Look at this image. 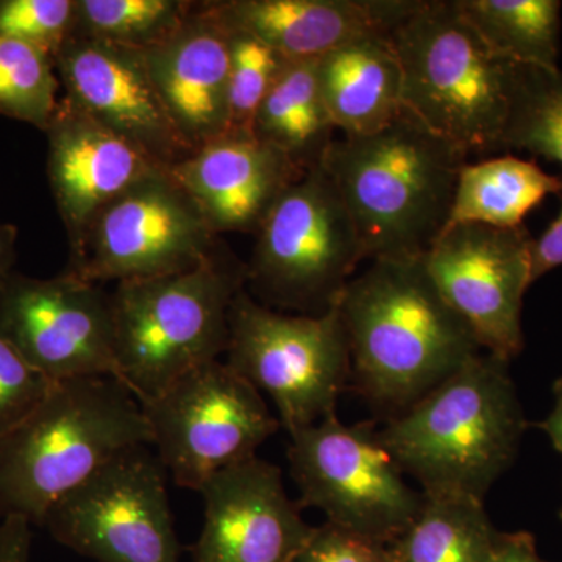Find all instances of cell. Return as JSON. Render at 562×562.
I'll return each instance as SVG.
<instances>
[{"instance_id":"cell-1","label":"cell","mask_w":562,"mask_h":562,"mask_svg":"<svg viewBox=\"0 0 562 562\" xmlns=\"http://www.w3.org/2000/svg\"><path fill=\"white\" fill-rule=\"evenodd\" d=\"M351 379L366 401L397 416L482 347L443 301L424 257L375 260L338 302Z\"/></svg>"},{"instance_id":"cell-2","label":"cell","mask_w":562,"mask_h":562,"mask_svg":"<svg viewBox=\"0 0 562 562\" xmlns=\"http://www.w3.org/2000/svg\"><path fill=\"white\" fill-rule=\"evenodd\" d=\"M468 155L408 111L383 131L342 136L321 166L349 210L362 260L424 257L449 220Z\"/></svg>"},{"instance_id":"cell-3","label":"cell","mask_w":562,"mask_h":562,"mask_svg":"<svg viewBox=\"0 0 562 562\" xmlns=\"http://www.w3.org/2000/svg\"><path fill=\"white\" fill-rule=\"evenodd\" d=\"M527 427L509 361L480 351L376 430L422 494L484 502L513 464Z\"/></svg>"},{"instance_id":"cell-4","label":"cell","mask_w":562,"mask_h":562,"mask_svg":"<svg viewBox=\"0 0 562 562\" xmlns=\"http://www.w3.org/2000/svg\"><path fill=\"white\" fill-rule=\"evenodd\" d=\"M151 446L135 395L114 379L54 384L0 436V519L43 524L47 512L127 450Z\"/></svg>"},{"instance_id":"cell-5","label":"cell","mask_w":562,"mask_h":562,"mask_svg":"<svg viewBox=\"0 0 562 562\" xmlns=\"http://www.w3.org/2000/svg\"><path fill=\"white\" fill-rule=\"evenodd\" d=\"M244 288L246 266L222 247L191 271L116 283L110 303L117 380L144 403L220 360Z\"/></svg>"},{"instance_id":"cell-6","label":"cell","mask_w":562,"mask_h":562,"mask_svg":"<svg viewBox=\"0 0 562 562\" xmlns=\"http://www.w3.org/2000/svg\"><path fill=\"white\" fill-rule=\"evenodd\" d=\"M390 41L403 109L468 157L502 151L517 65L491 52L454 0H417Z\"/></svg>"},{"instance_id":"cell-7","label":"cell","mask_w":562,"mask_h":562,"mask_svg":"<svg viewBox=\"0 0 562 562\" xmlns=\"http://www.w3.org/2000/svg\"><path fill=\"white\" fill-rule=\"evenodd\" d=\"M257 236L246 266L251 297L305 316L331 310L362 261L353 220L321 165L283 192Z\"/></svg>"},{"instance_id":"cell-8","label":"cell","mask_w":562,"mask_h":562,"mask_svg":"<svg viewBox=\"0 0 562 562\" xmlns=\"http://www.w3.org/2000/svg\"><path fill=\"white\" fill-rule=\"evenodd\" d=\"M227 364L271 397L291 435L336 414L351 379L338 303L321 316L273 312L238 292L231 312Z\"/></svg>"},{"instance_id":"cell-9","label":"cell","mask_w":562,"mask_h":562,"mask_svg":"<svg viewBox=\"0 0 562 562\" xmlns=\"http://www.w3.org/2000/svg\"><path fill=\"white\" fill-rule=\"evenodd\" d=\"M291 475L301 508L319 509L327 522L394 543L424 503L372 424L353 427L338 414L290 436Z\"/></svg>"},{"instance_id":"cell-10","label":"cell","mask_w":562,"mask_h":562,"mask_svg":"<svg viewBox=\"0 0 562 562\" xmlns=\"http://www.w3.org/2000/svg\"><path fill=\"white\" fill-rule=\"evenodd\" d=\"M139 405L168 475L198 492L216 473L257 457L280 428L261 392L221 360L192 369Z\"/></svg>"},{"instance_id":"cell-11","label":"cell","mask_w":562,"mask_h":562,"mask_svg":"<svg viewBox=\"0 0 562 562\" xmlns=\"http://www.w3.org/2000/svg\"><path fill=\"white\" fill-rule=\"evenodd\" d=\"M220 249L191 195L161 168L99 211L65 272L94 284L154 279L191 271Z\"/></svg>"},{"instance_id":"cell-12","label":"cell","mask_w":562,"mask_h":562,"mask_svg":"<svg viewBox=\"0 0 562 562\" xmlns=\"http://www.w3.org/2000/svg\"><path fill=\"white\" fill-rule=\"evenodd\" d=\"M55 541L98 562H179L168 472L151 446L127 450L47 512Z\"/></svg>"},{"instance_id":"cell-13","label":"cell","mask_w":562,"mask_h":562,"mask_svg":"<svg viewBox=\"0 0 562 562\" xmlns=\"http://www.w3.org/2000/svg\"><path fill=\"white\" fill-rule=\"evenodd\" d=\"M0 336L50 382L117 380L110 294L99 284L11 273L0 286Z\"/></svg>"},{"instance_id":"cell-14","label":"cell","mask_w":562,"mask_h":562,"mask_svg":"<svg viewBox=\"0 0 562 562\" xmlns=\"http://www.w3.org/2000/svg\"><path fill=\"white\" fill-rule=\"evenodd\" d=\"M535 239L524 227L458 225L424 255L443 301L486 353L512 361L524 349L522 303Z\"/></svg>"},{"instance_id":"cell-15","label":"cell","mask_w":562,"mask_h":562,"mask_svg":"<svg viewBox=\"0 0 562 562\" xmlns=\"http://www.w3.org/2000/svg\"><path fill=\"white\" fill-rule=\"evenodd\" d=\"M54 61L66 101L155 165L168 169L191 154L162 105L143 52L72 36Z\"/></svg>"},{"instance_id":"cell-16","label":"cell","mask_w":562,"mask_h":562,"mask_svg":"<svg viewBox=\"0 0 562 562\" xmlns=\"http://www.w3.org/2000/svg\"><path fill=\"white\" fill-rule=\"evenodd\" d=\"M199 492L205 522L192 562H292L314 530L280 469L261 458L224 469Z\"/></svg>"},{"instance_id":"cell-17","label":"cell","mask_w":562,"mask_h":562,"mask_svg":"<svg viewBox=\"0 0 562 562\" xmlns=\"http://www.w3.org/2000/svg\"><path fill=\"white\" fill-rule=\"evenodd\" d=\"M44 133L49 144L47 177L70 249L80 243L99 211L161 169L65 98Z\"/></svg>"},{"instance_id":"cell-18","label":"cell","mask_w":562,"mask_h":562,"mask_svg":"<svg viewBox=\"0 0 562 562\" xmlns=\"http://www.w3.org/2000/svg\"><path fill=\"white\" fill-rule=\"evenodd\" d=\"M220 24L250 33L290 61L319 60L369 38H390L417 0H209Z\"/></svg>"},{"instance_id":"cell-19","label":"cell","mask_w":562,"mask_h":562,"mask_svg":"<svg viewBox=\"0 0 562 562\" xmlns=\"http://www.w3.org/2000/svg\"><path fill=\"white\" fill-rule=\"evenodd\" d=\"M168 171L216 235L260 231L283 192L305 173L254 135L232 133L192 150Z\"/></svg>"},{"instance_id":"cell-20","label":"cell","mask_w":562,"mask_h":562,"mask_svg":"<svg viewBox=\"0 0 562 562\" xmlns=\"http://www.w3.org/2000/svg\"><path fill=\"white\" fill-rule=\"evenodd\" d=\"M162 105L192 150L228 127L227 31L195 2L171 38L143 52Z\"/></svg>"},{"instance_id":"cell-21","label":"cell","mask_w":562,"mask_h":562,"mask_svg":"<svg viewBox=\"0 0 562 562\" xmlns=\"http://www.w3.org/2000/svg\"><path fill=\"white\" fill-rule=\"evenodd\" d=\"M322 99L335 131L368 136L403 113L401 63L390 38L355 41L317 61Z\"/></svg>"},{"instance_id":"cell-22","label":"cell","mask_w":562,"mask_h":562,"mask_svg":"<svg viewBox=\"0 0 562 562\" xmlns=\"http://www.w3.org/2000/svg\"><path fill=\"white\" fill-rule=\"evenodd\" d=\"M561 192V177L542 171L535 161L513 155L468 161L458 176L452 209L443 232L458 225L524 227L525 216L531 210L547 195Z\"/></svg>"},{"instance_id":"cell-23","label":"cell","mask_w":562,"mask_h":562,"mask_svg":"<svg viewBox=\"0 0 562 562\" xmlns=\"http://www.w3.org/2000/svg\"><path fill=\"white\" fill-rule=\"evenodd\" d=\"M317 61H290L262 101L254 136L286 155L302 172L319 166L335 138L322 99Z\"/></svg>"},{"instance_id":"cell-24","label":"cell","mask_w":562,"mask_h":562,"mask_svg":"<svg viewBox=\"0 0 562 562\" xmlns=\"http://www.w3.org/2000/svg\"><path fill=\"white\" fill-rule=\"evenodd\" d=\"M498 536L483 501L424 495L416 519L392 543V558L394 562H486Z\"/></svg>"},{"instance_id":"cell-25","label":"cell","mask_w":562,"mask_h":562,"mask_svg":"<svg viewBox=\"0 0 562 562\" xmlns=\"http://www.w3.org/2000/svg\"><path fill=\"white\" fill-rule=\"evenodd\" d=\"M454 5L497 57L528 68L560 69L558 0H454Z\"/></svg>"},{"instance_id":"cell-26","label":"cell","mask_w":562,"mask_h":562,"mask_svg":"<svg viewBox=\"0 0 562 562\" xmlns=\"http://www.w3.org/2000/svg\"><path fill=\"white\" fill-rule=\"evenodd\" d=\"M194 3L190 0H77L72 36L124 49L149 50L179 31Z\"/></svg>"},{"instance_id":"cell-27","label":"cell","mask_w":562,"mask_h":562,"mask_svg":"<svg viewBox=\"0 0 562 562\" xmlns=\"http://www.w3.org/2000/svg\"><path fill=\"white\" fill-rule=\"evenodd\" d=\"M525 150L562 166V72L517 65L503 150Z\"/></svg>"},{"instance_id":"cell-28","label":"cell","mask_w":562,"mask_h":562,"mask_svg":"<svg viewBox=\"0 0 562 562\" xmlns=\"http://www.w3.org/2000/svg\"><path fill=\"white\" fill-rule=\"evenodd\" d=\"M60 79L46 52L0 36V114L46 132L58 109Z\"/></svg>"},{"instance_id":"cell-29","label":"cell","mask_w":562,"mask_h":562,"mask_svg":"<svg viewBox=\"0 0 562 562\" xmlns=\"http://www.w3.org/2000/svg\"><path fill=\"white\" fill-rule=\"evenodd\" d=\"M224 29L231 57L228 127L225 133L254 135L258 110L290 60L250 33Z\"/></svg>"},{"instance_id":"cell-30","label":"cell","mask_w":562,"mask_h":562,"mask_svg":"<svg viewBox=\"0 0 562 562\" xmlns=\"http://www.w3.org/2000/svg\"><path fill=\"white\" fill-rule=\"evenodd\" d=\"M76 16L77 0H0V36L55 58L72 36Z\"/></svg>"},{"instance_id":"cell-31","label":"cell","mask_w":562,"mask_h":562,"mask_svg":"<svg viewBox=\"0 0 562 562\" xmlns=\"http://www.w3.org/2000/svg\"><path fill=\"white\" fill-rule=\"evenodd\" d=\"M54 384L0 336V436L18 427L46 398Z\"/></svg>"},{"instance_id":"cell-32","label":"cell","mask_w":562,"mask_h":562,"mask_svg":"<svg viewBox=\"0 0 562 562\" xmlns=\"http://www.w3.org/2000/svg\"><path fill=\"white\" fill-rule=\"evenodd\" d=\"M292 562H394L390 543L325 522L314 527Z\"/></svg>"},{"instance_id":"cell-33","label":"cell","mask_w":562,"mask_h":562,"mask_svg":"<svg viewBox=\"0 0 562 562\" xmlns=\"http://www.w3.org/2000/svg\"><path fill=\"white\" fill-rule=\"evenodd\" d=\"M562 195V192H561ZM562 266V201L557 220L550 224L546 233L532 243L531 249V280L541 279L546 273L554 271Z\"/></svg>"},{"instance_id":"cell-34","label":"cell","mask_w":562,"mask_h":562,"mask_svg":"<svg viewBox=\"0 0 562 562\" xmlns=\"http://www.w3.org/2000/svg\"><path fill=\"white\" fill-rule=\"evenodd\" d=\"M32 525L0 519V562H31Z\"/></svg>"},{"instance_id":"cell-35","label":"cell","mask_w":562,"mask_h":562,"mask_svg":"<svg viewBox=\"0 0 562 562\" xmlns=\"http://www.w3.org/2000/svg\"><path fill=\"white\" fill-rule=\"evenodd\" d=\"M486 562H550L536 549L530 532H501L497 546Z\"/></svg>"},{"instance_id":"cell-36","label":"cell","mask_w":562,"mask_h":562,"mask_svg":"<svg viewBox=\"0 0 562 562\" xmlns=\"http://www.w3.org/2000/svg\"><path fill=\"white\" fill-rule=\"evenodd\" d=\"M18 228L11 224H0V286L13 273L16 260Z\"/></svg>"},{"instance_id":"cell-37","label":"cell","mask_w":562,"mask_h":562,"mask_svg":"<svg viewBox=\"0 0 562 562\" xmlns=\"http://www.w3.org/2000/svg\"><path fill=\"white\" fill-rule=\"evenodd\" d=\"M554 403L553 409L547 419L539 427L546 431L552 441L554 449L562 454V379L554 383L553 387ZM562 517V509H561Z\"/></svg>"}]
</instances>
